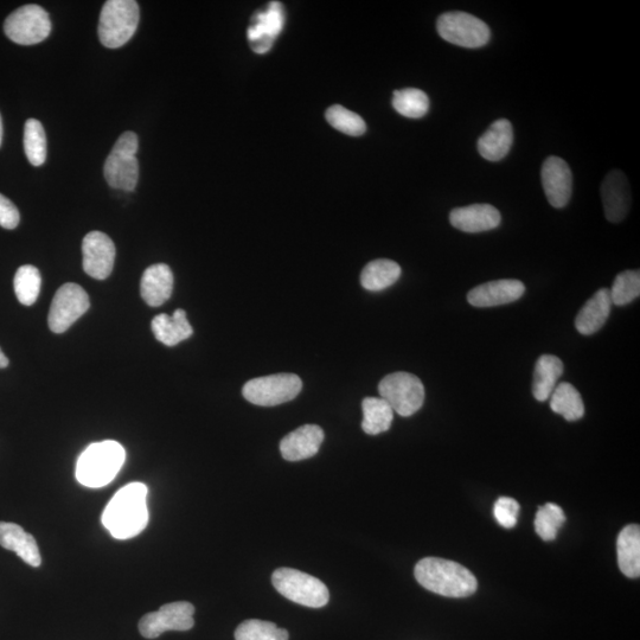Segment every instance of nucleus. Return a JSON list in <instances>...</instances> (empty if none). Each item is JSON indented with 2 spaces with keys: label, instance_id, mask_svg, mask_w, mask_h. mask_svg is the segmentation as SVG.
<instances>
[{
  "label": "nucleus",
  "instance_id": "f257e3e1",
  "mask_svg": "<svg viewBox=\"0 0 640 640\" xmlns=\"http://www.w3.org/2000/svg\"><path fill=\"white\" fill-rule=\"evenodd\" d=\"M149 489L143 483H131L120 489L102 514V524L114 539L127 540L139 535L149 524Z\"/></svg>",
  "mask_w": 640,
  "mask_h": 640
},
{
  "label": "nucleus",
  "instance_id": "f03ea898",
  "mask_svg": "<svg viewBox=\"0 0 640 640\" xmlns=\"http://www.w3.org/2000/svg\"><path fill=\"white\" fill-rule=\"evenodd\" d=\"M414 574L427 591L447 598L470 597L478 587L476 576L469 569L450 560L422 559L415 566Z\"/></svg>",
  "mask_w": 640,
  "mask_h": 640
},
{
  "label": "nucleus",
  "instance_id": "7ed1b4c3",
  "mask_svg": "<svg viewBox=\"0 0 640 640\" xmlns=\"http://www.w3.org/2000/svg\"><path fill=\"white\" fill-rule=\"evenodd\" d=\"M126 459L124 447L106 440L87 447L76 465V478L87 488H102L117 477Z\"/></svg>",
  "mask_w": 640,
  "mask_h": 640
},
{
  "label": "nucleus",
  "instance_id": "20e7f679",
  "mask_svg": "<svg viewBox=\"0 0 640 640\" xmlns=\"http://www.w3.org/2000/svg\"><path fill=\"white\" fill-rule=\"evenodd\" d=\"M139 19V5L134 0H108L100 15V42L110 49L125 46L136 34Z\"/></svg>",
  "mask_w": 640,
  "mask_h": 640
},
{
  "label": "nucleus",
  "instance_id": "39448f33",
  "mask_svg": "<svg viewBox=\"0 0 640 640\" xmlns=\"http://www.w3.org/2000/svg\"><path fill=\"white\" fill-rule=\"evenodd\" d=\"M138 150L136 133L121 134L105 163L104 174L110 187L124 191L136 189L139 181Z\"/></svg>",
  "mask_w": 640,
  "mask_h": 640
},
{
  "label": "nucleus",
  "instance_id": "423d86ee",
  "mask_svg": "<svg viewBox=\"0 0 640 640\" xmlns=\"http://www.w3.org/2000/svg\"><path fill=\"white\" fill-rule=\"evenodd\" d=\"M272 582L275 590L293 603L311 608L324 607L329 603L330 593L324 582L297 569H277Z\"/></svg>",
  "mask_w": 640,
  "mask_h": 640
},
{
  "label": "nucleus",
  "instance_id": "0eeeda50",
  "mask_svg": "<svg viewBox=\"0 0 640 640\" xmlns=\"http://www.w3.org/2000/svg\"><path fill=\"white\" fill-rule=\"evenodd\" d=\"M381 399L392 407L394 413L412 416L425 402V387L418 376L409 373L387 375L379 384Z\"/></svg>",
  "mask_w": 640,
  "mask_h": 640
},
{
  "label": "nucleus",
  "instance_id": "6e6552de",
  "mask_svg": "<svg viewBox=\"0 0 640 640\" xmlns=\"http://www.w3.org/2000/svg\"><path fill=\"white\" fill-rule=\"evenodd\" d=\"M303 382L294 374H277L251 380L243 386L242 394L253 405L273 407L297 398Z\"/></svg>",
  "mask_w": 640,
  "mask_h": 640
},
{
  "label": "nucleus",
  "instance_id": "1a4fd4ad",
  "mask_svg": "<svg viewBox=\"0 0 640 640\" xmlns=\"http://www.w3.org/2000/svg\"><path fill=\"white\" fill-rule=\"evenodd\" d=\"M437 29L446 42L470 49L484 47L491 37L490 28L482 19L460 11L441 15Z\"/></svg>",
  "mask_w": 640,
  "mask_h": 640
},
{
  "label": "nucleus",
  "instance_id": "9d476101",
  "mask_svg": "<svg viewBox=\"0 0 640 640\" xmlns=\"http://www.w3.org/2000/svg\"><path fill=\"white\" fill-rule=\"evenodd\" d=\"M5 35L21 46H34L47 40L51 32V21L40 5H24L6 18Z\"/></svg>",
  "mask_w": 640,
  "mask_h": 640
},
{
  "label": "nucleus",
  "instance_id": "9b49d317",
  "mask_svg": "<svg viewBox=\"0 0 640 640\" xmlns=\"http://www.w3.org/2000/svg\"><path fill=\"white\" fill-rule=\"evenodd\" d=\"M91 302L88 294L79 285L66 284L56 292L49 312V328L55 334H62L72 326L76 320L85 315Z\"/></svg>",
  "mask_w": 640,
  "mask_h": 640
},
{
  "label": "nucleus",
  "instance_id": "f8f14e48",
  "mask_svg": "<svg viewBox=\"0 0 640 640\" xmlns=\"http://www.w3.org/2000/svg\"><path fill=\"white\" fill-rule=\"evenodd\" d=\"M194 614L195 607L185 601L164 605L140 620L139 631L147 639L158 638L166 631H188L194 627Z\"/></svg>",
  "mask_w": 640,
  "mask_h": 640
},
{
  "label": "nucleus",
  "instance_id": "ddd939ff",
  "mask_svg": "<svg viewBox=\"0 0 640 640\" xmlns=\"http://www.w3.org/2000/svg\"><path fill=\"white\" fill-rule=\"evenodd\" d=\"M284 23V6L279 2H272L267 9L256 12L247 31L249 46L254 53H268L275 38L283 31Z\"/></svg>",
  "mask_w": 640,
  "mask_h": 640
},
{
  "label": "nucleus",
  "instance_id": "4468645a",
  "mask_svg": "<svg viewBox=\"0 0 640 640\" xmlns=\"http://www.w3.org/2000/svg\"><path fill=\"white\" fill-rule=\"evenodd\" d=\"M83 270L96 280L110 277L115 261V246L105 233H88L82 242Z\"/></svg>",
  "mask_w": 640,
  "mask_h": 640
},
{
  "label": "nucleus",
  "instance_id": "2eb2a0df",
  "mask_svg": "<svg viewBox=\"0 0 640 640\" xmlns=\"http://www.w3.org/2000/svg\"><path fill=\"white\" fill-rule=\"evenodd\" d=\"M543 190L550 206L566 207L572 196L573 176L568 164L560 157L550 156L541 171Z\"/></svg>",
  "mask_w": 640,
  "mask_h": 640
},
{
  "label": "nucleus",
  "instance_id": "dca6fc26",
  "mask_svg": "<svg viewBox=\"0 0 640 640\" xmlns=\"http://www.w3.org/2000/svg\"><path fill=\"white\" fill-rule=\"evenodd\" d=\"M526 292V286L522 281L515 279H502L489 281L479 285L467 294V302L470 305L482 309V307H496L517 302Z\"/></svg>",
  "mask_w": 640,
  "mask_h": 640
},
{
  "label": "nucleus",
  "instance_id": "f3484780",
  "mask_svg": "<svg viewBox=\"0 0 640 640\" xmlns=\"http://www.w3.org/2000/svg\"><path fill=\"white\" fill-rule=\"evenodd\" d=\"M606 219L612 223L622 222L631 208V189L624 172L613 170L601 185Z\"/></svg>",
  "mask_w": 640,
  "mask_h": 640
},
{
  "label": "nucleus",
  "instance_id": "a211bd4d",
  "mask_svg": "<svg viewBox=\"0 0 640 640\" xmlns=\"http://www.w3.org/2000/svg\"><path fill=\"white\" fill-rule=\"evenodd\" d=\"M452 226L464 233L476 234L489 232L501 224L502 216L491 204H471L451 211Z\"/></svg>",
  "mask_w": 640,
  "mask_h": 640
},
{
  "label": "nucleus",
  "instance_id": "6ab92c4d",
  "mask_svg": "<svg viewBox=\"0 0 640 640\" xmlns=\"http://www.w3.org/2000/svg\"><path fill=\"white\" fill-rule=\"evenodd\" d=\"M324 441V431L317 425H305L298 430L287 434L281 440V456L287 462H300V460L315 457Z\"/></svg>",
  "mask_w": 640,
  "mask_h": 640
},
{
  "label": "nucleus",
  "instance_id": "aec40b11",
  "mask_svg": "<svg viewBox=\"0 0 640 640\" xmlns=\"http://www.w3.org/2000/svg\"><path fill=\"white\" fill-rule=\"evenodd\" d=\"M612 300L610 290L601 288L582 306L575 319V328L579 334L591 336L603 329L610 317Z\"/></svg>",
  "mask_w": 640,
  "mask_h": 640
},
{
  "label": "nucleus",
  "instance_id": "412c9836",
  "mask_svg": "<svg viewBox=\"0 0 640 640\" xmlns=\"http://www.w3.org/2000/svg\"><path fill=\"white\" fill-rule=\"evenodd\" d=\"M0 546L16 553L31 567H40L42 558L35 537L18 524L0 522Z\"/></svg>",
  "mask_w": 640,
  "mask_h": 640
},
{
  "label": "nucleus",
  "instance_id": "4be33fe9",
  "mask_svg": "<svg viewBox=\"0 0 640 640\" xmlns=\"http://www.w3.org/2000/svg\"><path fill=\"white\" fill-rule=\"evenodd\" d=\"M174 291V274L165 264L150 266L144 272L140 293L144 302L152 307L163 305Z\"/></svg>",
  "mask_w": 640,
  "mask_h": 640
},
{
  "label": "nucleus",
  "instance_id": "5701e85b",
  "mask_svg": "<svg viewBox=\"0 0 640 640\" xmlns=\"http://www.w3.org/2000/svg\"><path fill=\"white\" fill-rule=\"evenodd\" d=\"M514 143V130L507 119H499L478 140L480 156L490 162H499L508 156Z\"/></svg>",
  "mask_w": 640,
  "mask_h": 640
},
{
  "label": "nucleus",
  "instance_id": "b1692460",
  "mask_svg": "<svg viewBox=\"0 0 640 640\" xmlns=\"http://www.w3.org/2000/svg\"><path fill=\"white\" fill-rule=\"evenodd\" d=\"M151 326L157 341L166 347H175L194 334V329L188 322L187 312L182 309L176 310L172 316L165 313L158 315L153 318Z\"/></svg>",
  "mask_w": 640,
  "mask_h": 640
},
{
  "label": "nucleus",
  "instance_id": "393cba45",
  "mask_svg": "<svg viewBox=\"0 0 640 640\" xmlns=\"http://www.w3.org/2000/svg\"><path fill=\"white\" fill-rule=\"evenodd\" d=\"M618 565L627 578L640 575V528L636 524L625 527L617 541Z\"/></svg>",
  "mask_w": 640,
  "mask_h": 640
},
{
  "label": "nucleus",
  "instance_id": "a878e982",
  "mask_svg": "<svg viewBox=\"0 0 640 640\" xmlns=\"http://www.w3.org/2000/svg\"><path fill=\"white\" fill-rule=\"evenodd\" d=\"M563 374V363L559 357L542 355L535 364L533 395L537 401H547L552 396Z\"/></svg>",
  "mask_w": 640,
  "mask_h": 640
},
{
  "label": "nucleus",
  "instance_id": "bb28decb",
  "mask_svg": "<svg viewBox=\"0 0 640 640\" xmlns=\"http://www.w3.org/2000/svg\"><path fill=\"white\" fill-rule=\"evenodd\" d=\"M401 277V267L393 260L379 259L369 262L361 274L366 290L379 292L393 286Z\"/></svg>",
  "mask_w": 640,
  "mask_h": 640
},
{
  "label": "nucleus",
  "instance_id": "cd10ccee",
  "mask_svg": "<svg viewBox=\"0 0 640 640\" xmlns=\"http://www.w3.org/2000/svg\"><path fill=\"white\" fill-rule=\"evenodd\" d=\"M549 399L552 411L569 422L578 421L585 415L584 401L571 383L558 384Z\"/></svg>",
  "mask_w": 640,
  "mask_h": 640
},
{
  "label": "nucleus",
  "instance_id": "c85d7f7f",
  "mask_svg": "<svg viewBox=\"0 0 640 640\" xmlns=\"http://www.w3.org/2000/svg\"><path fill=\"white\" fill-rule=\"evenodd\" d=\"M363 431L369 435H377L389 431L394 419V411L381 398H367L362 402Z\"/></svg>",
  "mask_w": 640,
  "mask_h": 640
},
{
  "label": "nucleus",
  "instance_id": "c756f323",
  "mask_svg": "<svg viewBox=\"0 0 640 640\" xmlns=\"http://www.w3.org/2000/svg\"><path fill=\"white\" fill-rule=\"evenodd\" d=\"M393 107L403 117L420 119L427 114L428 108H430V99L420 89H401V91L394 92Z\"/></svg>",
  "mask_w": 640,
  "mask_h": 640
},
{
  "label": "nucleus",
  "instance_id": "7c9ffc66",
  "mask_svg": "<svg viewBox=\"0 0 640 640\" xmlns=\"http://www.w3.org/2000/svg\"><path fill=\"white\" fill-rule=\"evenodd\" d=\"M24 150L29 162L41 166L47 159V137L43 125L36 119H29L24 127Z\"/></svg>",
  "mask_w": 640,
  "mask_h": 640
},
{
  "label": "nucleus",
  "instance_id": "2f4dec72",
  "mask_svg": "<svg viewBox=\"0 0 640 640\" xmlns=\"http://www.w3.org/2000/svg\"><path fill=\"white\" fill-rule=\"evenodd\" d=\"M16 296L19 303L31 306L40 296L42 277L35 266L25 265L18 268L14 280Z\"/></svg>",
  "mask_w": 640,
  "mask_h": 640
},
{
  "label": "nucleus",
  "instance_id": "473e14b6",
  "mask_svg": "<svg viewBox=\"0 0 640 640\" xmlns=\"http://www.w3.org/2000/svg\"><path fill=\"white\" fill-rule=\"evenodd\" d=\"M565 522L566 516L559 505L547 503L537 511L535 518L536 533L544 541H553Z\"/></svg>",
  "mask_w": 640,
  "mask_h": 640
},
{
  "label": "nucleus",
  "instance_id": "72a5a7b5",
  "mask_svg": "<svg viewBox=\"0 0 640 640\" xmlns=\"http://www.w3.org/2000/svg\"><path fill=\"white\" fill-rule=\"evenodd\" d=\"M235 640H288V632L273 623L251 619L236 629Z\"/></svg>",
  "mask_w": 640,
  "mask_h": 640
},
{
  "label": "nucleus",
  "instance_id": "f704fd0d",
  "mask_svg": "<svg viewBox=\"0 0 640 640\" xmlns=\"http://www.w3.org/2000/svg\"><path fill=\"white\" fill-rule=\"evenodd\" d=\"M326 120L337 131L348 134L351 137H360L366 133L367 125L360 115L347 110V108L335 105L326 111Z\"/></svg>",
  "mask_w": 640,
  "mask_h": 640
},
{
  "label": "nucleus",
  "instance_id": "c9c22d12",
  "mask_svg": "<svg viewBox=\"0 0 640 640\" xmlns=\"http://www.w3.org/2000/svg\"><path fill=\"white\" fill-rule=\"evenodd\" d=\"M612 304L625 306L640 296L639 271H624L617 275L610 290Z\"/></svg>",
  "mask_w": 640,
  "mask_h": 640
},
{
  "label": "nucleus",
  "instance_id": "e433bc0d",
  "mask_svg": "<svg viewBox=\"0 0 640 640\" xmlns=\"http://www.w3.org/2000/svg\"><path fill=\"white\" fill-rule=\"evenodd\" d=\"M520 510V504H518L515 499L502 497L499 498L495 504L494 516L496 521L501 524L502 527L511 529L517 524Z\"/></svg>",
  "mask_w": 640,
  "mask_h": 640
},
{
  "label": "nucleus",
  "instance_id": "4c0bfd02",
  "mask_svg": "<svg viewBox=\"0 0 640 640\" xmlns=\"http://www.w3.org/2000/svg\"><path fill=\"white\" fill-rule=\"evenodd\" d=\"M21 220L19 211L9 198L0 194V226L5 229H15Z\"/></svg>",
  "mask_w": 640,
  "mask_h": 640
},
{
  "label": "nucleus",
  "instance_id": "58836bf2",
  "mask_svg": "<svg viewBox=\"0 0 640 640\" xmlns=\"http://www.w3.org/2000/svg\"><path fill=\"white\" fill-rule=\"evenodd\" d=\"M8 366H9L8 357H6L2 349H0V369H4Z\"/></svg>",
  "mask_w": 640,
  "mask_h": 640
},
{
  "label": "nucleus",
  "instance_id": "ea45409f",
  "mask_svg": "<svg viewBox=\"0 0 640 640\" xmlns=\"http://www.w3.org/2000/svg\"><path fill=\"white\" fill-rule=\"evenodd\" d=\"M3 142V121H2V115H0V145H2Z\"/></svg>",
  "mask_w": 640,
  "mask_h": 640
}]
</instances>
